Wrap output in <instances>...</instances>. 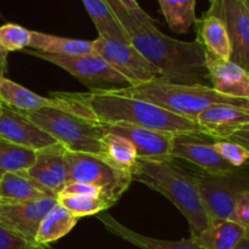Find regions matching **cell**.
Returning <instances> with one entry per match:
<instances>
[{
    "mask_svg": "<svg viewBox=\"0 0 249 249\" xmlns=\"http://www.w3.org/2000/svg\"><path fill=\"white\" fill-rule=\"evenodd\" d=\"M92 53L104 57L116 70L123 73L129 85L160 79V73L130 43L99 36L92 40Z\"/></svg>",
    "mask_w": 249,
    "mask_h": 249,
    "instance_id": "cell-10",
    "label": "cell"
},
{
    "mask_svg": "<svg viewBox=\"0 0 249 249\" xmlns=\"http://www.w3.org/2000/svg\"><path fill=\"white\" fill-rule=\"evenodd\" d=\"M36 152L0 138V179L6 173L26 172L36 162Z\"/></svg>",
    "mask_w": 249,
    "mask_h": 249,
    "instance_id": "cell-28",
    "label": "cell"
},
{
    "mask_svg": "<svg viewBox=\"0 0 249 249\" xmlns=\"http://www.w3.org/2000/svg\"><path fill=\"white\" fill-rule=\"evenodd\" d=\"M207 14L225 24L231 44L230 60L249 73V11L242 0H212Z\"/></svg>",
    "mask_w": 249,
    "mask_h": 249,
    "instance_id": "cell-11",
    "label": "cell"
},
{
    "mask_svg": "<svg viewBox=\"0 0 249 249\" xmlns=\"http://www.w3.org/2000/svg\"><path fill=\"white\" fill-rule=\"evenodd\" d=\"M209 1H212V0H209Z\"/></svg>",
    "mask_w": 249,
    "mask_h": 249,
    "instance_id": "cell-41",
    "label": "cell"
},
{
    "mask_svg": "<svg viewBox=\"0 0 249 249\" xmlns=\"http://www.w3.org/2000/svg\"><path fill=\"white\" fill-rule=\"evenodd\" d=\"M43 198H57L26 174V172L6 173L0 179V204H15L38 201Z\"/></svg>",
    "mask_w": 249,
    "mask_h": 249,
    "instance_id": "cell-19",
    "label": "cell"
},
{
    "mask_svg": "<svg viewBox=\"0 0 249 249\" xmlns=\"http://www.w3.org/2000/svg\"><path fill=\"white\" fill-rule=\"evenodd\" d=\"M105 1H106L107 4H108V6L111 7V10L113 11V14L116 15L118 21L121 22L122 27H123L124 31L126 32L128 36L131 32L135 31L138 27L141 26L139 22H136L135 19L130 16V14H129L128 10H126L125 5H124L123 0H105Z\"/></svg>",
    "mask_w": 249,
    "mask_h": 249,
    "instance_id": "cell-33",
    "label": "cell"
},
{
    "mask_svg": "<svg viewBox=\"0 0 249 249\" xmlns=\"http://www.w3.org/2000/svg\"><path fill=\"white\" fill-rule=\"evenodd\" d=\"M23 114L70 152L104 157L102 139L105 130L102 124L55 108H41Z\"/></svg>",
    "mask_w": 249,
    "mask_h": 249,
    "instance_id": "cell-5",
    "label": "cell"
},
{
    "mask_svg": "<svg viewBox=\"0 0 249 249\" xmlns=\"http://www.w3.org/2000/svg\"><path fill=\"white\" fill-rule=\"evenodd\" d=\"M0 249H46L28 242L17 233L0 225Z\"/></svg>",
    "mask_w": 249,
    "mask_h": 249,
    "instance_id": "cell-32",
    "label": "cell"
},
{
    "mask_svg": "<svg viewBox=\"0 0 249 249\" xmlns=\"http://www.w3.org/2000/svg\"><path fill=\"white\" fill-rule=\"evenodd\" d=\"M7 68V51L0 46V78H4Z\"/></svg>",
    "mask_w": 249,
    "mask_h": 249,
    "instance_id": "cell-37",
    "label": "cell"
},
{
    "mask_svg": "<svg viewBox=\"0 0 249 249\" xmlns=\"http://www.w3.org/2000/svg\"><path fill=\"white\" fill-rule=\"evenodd\" d=\"M26 53L63 68L73 77L87 84L90 90L101 89V85L105 84L129 85L128 78L97 53H92L82 56H61L36 50H26Z\"/></svg>",
    "mask_w": 249,
    "mask_h": 249,
    "instance_id": "cell-9",
    "label": "cell"
},
{
    "mask_svg": "<svg viewBox=\"0 0 249 249\" xmlns=\"http://www.w3.org/2000/svg\"><path fill=\"white\" fill-rule=\"evenodd\" d=\"M57 202L77 218L97 215L108 208L104 199L92 196H57Z\"/></svg>",
    "mask_w": 249,
    "mask_h": 249,
    "instance_id": "cell-29",
    "label": "cell"
},
{
    "mask_svg": "<svg viewBox=\"0 0 249 249\" xmlns=\"http://www.w3.org/2000/svg\"><path fill=\"white\" fill-rule=\"evenodd\" d=\"M58 196H92L104 199L102 198L101 192L99 190L92 186H89V185L80 184V182H71V184H67Z\"/></svg>",
    "mask_w": 249,
    "mask_h": 249,
    "instance_id": "cell-35",
    "label": "cell"
},
{
    "mask_svg": "<svg viewBox=\"0 0 249 249\" xmlns=\"http://www.w3.org/2000/svg\"><path fill=\"white\" fill-rule=\"evenodd\" d=\"M235 249H249V232H246V235L243 236V238L236 246Z\"/></svg>",
    "mask_w": 249,
    "mask_h": 249,
    "instance_id": "cell-38",
    "label": "cell"
},
{
    "mask_svg": "<svg viewBox=\"0 0 249 249\" xmlns=\"http://www.w3.org/2000/svg\"><path fill=\"white\" fill-rule=\"evenodd\" d=\"M202 206L209 220H230L238 196L249 190V180L240 173L228 175L194 177Z\"/></svg>",
    "mask_w": 249,
    "mask_h": 249,
    "instance_id": "cell-8",
    "label": "cell"
},
{
    "mask_svg": "<svg viewBox=\"0 0 249 249\" xmlns=\"http://www.w3.org/2000/svg\"><path fill=\"white\" fill-rule=\"evenodd\" d=\"M229 140L232 141V142L238 143V145H241L242 147H245L246 150L249 151V125L236 130L235 133L229 138Z\"/></svg>",
    "mask_w": 249,
    "mask_h": 249,
    "instance_id": "cell-36",
    "label": "cell"
},
{
    "mask_svg": "<svg viewBox=\"0 0 249 249\" xmlns=\"http://www.w3.org/2000/svg\"><path fill=\"white\" fill-rule=\"evenodd\" d=\"M0 138L36 152L58 143L23 113L5 105L0 113Z\"/></svg>",
    "mask_w": 249,
    "mask_h": 249,
    "instance_id": "cell-15",
    "label": "cell"
},
{
    "mask_svg": "<svg viewBox=\"0 0 249 249\" xmlns=\"http://www.w3.org/2000/svg\"><path fill=\"white\" fill-rule=\"evenodd\" d=\"M212 147L232 167L241 168L249 160V151L230 140H214Z\"/></svg>",
    "mask_w": 249,
    "mask_h": 249,
    "instance_id": "cell-31",
    "label": "cell"
},
{
    "mask_svg": "<svg viewBox=\"0 0 249 249\" xmlns=\"http://www.w3.org/2000/svg\"><path fill=\"white\" fill-rule=\"evenodd\" d=\"M97 218L102 221L105 228L109 232L114 233L116 236L121 237L122 240L126 241V242L131 243V245L141 249H202L191 238L180 241H164L140 235V233L124 226L123 224L117 221L113 216L105 213V212L97 214Z\"/></svg>",
    "mask_w": 249,
    "mask_h": 249,
    "instance_id": "cell-20",
    "label": "cell"
},
{
    "mask_svg": "<svg viewBox=\"0 0 249 249\" xmlns=\"http://www.w3.org/2000/svg\"><path fill=\"white\" fill-rule=\"evenodd\" d=\"M242 2H243V5L246 6V9L249 11V0H242Z\"/></svg>",
    "mask_w": 249,
    "mask_h": 249,
    "instance_id": "cell-39",
    "label": "cell"
},
{
    "mask_svg": "<svg viewBox=\"0 0 249 249\" xmlns=\"http://www.w3.org/2000/svg\"><path fill=\"white\" fill-rule=\"evenodd\" d=\"M31 32L15 23H6L0 27V46L10 51H21L29 46Z\"/></svg>",
    "mask_w": 249,
    "mask_h": 249,
    "instance_id": "cell-30",
    "label": "cell"
},
{
    "mask_svg": "<svg viewBox=\"0 0 249 249\" xmlns=\"http://www.w3.org/2000/svg\"><path fill=\"white\" fill-rule=\"evenodd\" d=\"M108 90L147 101L194 121H196V117L201 112L214 105H230L249 109V100L226 96L204 84H174L160 79H152L128 87L112 88Z\"/></svg>",
    "mask_w": 249,
    "mask_h": 249,
    "instance_id": "cell-4",
    "label": "cell"
},
{
    "mask_svg": "<svg viewBox=\"0 0 249 249\" xmlns=\"http://www.w3.org/2000/svg\"><path fill=\"white\" fill-rule=\"evenodd\" d=\"M74 96L94 113L100 124H128L173 135H206L204 129L194 119L112 90L92 89L89 92H74Z\"/></svg>",
    "mask_w": 249,
    "mask_h": 249,
    "instance_id": "cell-2",
    "label": "cell"
},
{
    "mask_svg": "<svg viewBox=\"0 0 249 249\" xmlns=\"http://www.w3.org/2000/svg\"><path fill=\"white\" fill-rule=\"evenodd\" d=\"M102 142H104V157L114 167L130 173L131 168L138 160L133 143L123 136L109 134L106 131Z\"/></svg>",
    "mask_w": 249,
    "mask_h": 249,
    "instance_id": "cell-27",
    "label": "cell"
},
{
    "mask_svg": "<svg viewBox=\"0 0 249 249\" xmlns=\"http://www.w3.org/2000/svg\"><path fill=\"white\" fill-rule=\"evenodd\" d=\"M160 10L173 32L187 33L196 22V0H158Z\"/></svg>",
    "mask_w": 249,
    "mask_h": 249,
    "instance_id": "cell-26",
    "label": "cell"
},
{
    "mask_svg": "<svg viewBox=\"0 0 249 249\" xmlns=\"http://www.w3.org/2000/svg\"><path fill=\"white\" fill-rule=\"evenodd\" d=\"M206 66L212 89L226 96L249 100V73L231 60H220L206 51Z\"/></svg>",
    "mask_w": 249,
    "mask_h": 249,
    "instance_id": "cell-17",
    "label": "cell"
},
{
    "mask_svg": "<svg viewBox=\"0 0 249 249\" xmlns=\"http://www.w3.org/2000/svg\"><path fill=\"white\" fill-rule=\"evenodd\" d=\"M82 1L99 32V36L130 43L129 36L105 0H82Z\"/></svg>",
    "mask_w": 249,
    "mask_h": 249,
    "instance_id": "cell-25",
    "label": "cell"
},
{
    "mask_svg": "<svg viewBox=\"0 0 249 249\" xmlns=\"http://www.w3.org/2000/svg\"><path fill=\"white\" fill-rule=\"evenodd\" d=\"M131 180L145 184L167 197L187 219L191 237L209 225L208 215L202 206L195 178L173 164V160H136L130 170Z\"/></svg>",
    "mask_w": 249,
    "mask_h": 249,
    "instance_id": "cell-3",
    "label": "cell"
},
{
    "mask_svg": "<svg viewBox=\"0 0 249 249\" xmlns=\"http://www.w3.org/2000/svg\"><path fill=\"white\" fill-rule=\"evenodd\" d=\"M28 48L51 55L82 56L92 53V40L63 38L32 31Z\"/></svg>",
    "mask_w": 249,
    "mask_h": 249,
    "instance_id": "cell-23",
    "label": "cell"
},
{
    "mask_svg": "<svg viewBox=\"0 0 249 249\" xmlns=\"http://www.w3.org/2000/svg\"><path fill=\"white\" fill-rule=\"evenodd\" d=\"M56 203L57 198H43L22 203L0 204V225L36 245V235L39 225Z\"/></svg>",
    "mask_w": 249,
    "mask_h": 249,
    "instance_id": "cell-13",
    "label": "cell"
},
{
    "mask_svg": "<svg viewBox=\"0 0 249 249\" xmlns=\"http://www.w3.org/2000/svg\"><path fill=\"white\" fill-rule=\"evenodd\" d=\"M53 97L40 96L7 78H0V100L10 108L23 113L36 112L41 108H55L99 123L94 113L73 92H53Z\"/></svg>",
    "mask_w": 249,
    "mask_h": 249,
    "instance_id": "cell-7",
    "label": "cell"
},
{
    "mask_svg": "<svg viewBox=\"0 0 249 249\" xmlns=\"http://www.w3.org/2000/svg\"><path fill=\"white\" fill-rule=\"evenodd\" d=\"M66 148L61 143L36 151L34 164L26 170L31 179L58 196L67 185Z\"/></svg>",
    "mask_w": 249,
    "mask_h": 249,
    "instance_id": "cell-16",
    "label": "cell"
},
{
    "mask_svg": "<svg viewBox=\"0 0 249 249\" xmlns=\"http://www.w3.org/2000/svg\"><path fill=\"white\" fill-rule=\"evenodd\" d=\"M79 218L73 215L70 211L56 203L50 212L44 216L36 235V243L46 248L50 243L56 242L71 232L77 225Z\"/></svg>",
    "mask_w": 249,
    "mask_h": 249,
    "instance_id": "cell-24",
    "label": "cell"
},
{
    "mask_svg": "<svg viewBox=\"0 0 249 249\" xmlns=\"http://www.w3.org/2000/svg\"><path fill=\"white\" fill-rule=\"evenodd\" d=\"M207 136L214 140H229L238 129L249 125V109L230 105H214L196 117Z\"/></svg>",
    "mask_w": 249,
    "mask_h": 249,
    "instance_id": "cell-18",
    "label": "cell"
},
{
    "mask_svg": "<svg viewBox=\"0 0 249 249\" xmlns=\"http://www.w3.org/2000/svg\"><path fill=\"white\" fill-rule=\"evenodd\" d=\"M2 107H4V104H2V102H1V100H0V113H1V109H2Z\"/></svg>",
    "mask_w": 249,
    "mask_h": 249,
    "instance_id": "cell-40",
    "label": "cell"
},
{
    "mask_svg": "<svg viewBox=\"0 0 249 249\" xmlns=\"http://www.w3.org/2000/svg\"><path fill=\"white\" fill-rule=\"evenodd\" d=\"M230 220L242 226L246 232H249V190L240 194Z\"/></svg>",
    "mask_w": 249,
    "mask_h": 249,
    "instance_id": "cell-34",
    "label": "cell"
},
{
    "mask_svg": "<svg viewBox=\"0 0 249 249\" xmlns=\"http://www.w3.org/2000/svg\"><path fill=\"white\" fill-rule=\"evenodd\" d=\"M109 134L128 139L135 147L139 160H173L172 146L174 135L163 131L151 130L128 124H102Z\"/></svg>",
    "mask_w": 249,
    "mask_h": 249,
    "instance_id": "cell-14",
    "label": "cell"
},
{
    "mask_svg": "<svg viewBox=\"0 0 249 249\" xmlns=\"http://www.w3.org/2000/svg\"><path fill=\"white\" fill-rule=\"evenodd\" d=\"M195 24L197 40L201 41L204 50L220 60H230L231 44L223 21L206 12L202 18L196 19Z\"/></svg>",
    "mask_w": 249,
    "mask_h": 249,
    "instance_id": "cell-21",
    "label": "cell"
},
{
    "mask_svg": "<svg viewBox=\"0 0 249 249\" xmlns=\"http://www.w3.org/2000/svg\"><path fill=\"white\" fill-rule=\"evenodd\" d=\"M66 163L67 184L80 182L95 187L101 192L108 208L118 201L133 181L130 173L114 167L101 156L66 151Z\"/></svg>",
    "mask_w": 249,
    "mask_h": 249,
    "instance_id": "cell-6",
    "label": "cell"
},
{
    "mask_svg": "<svg viewBox=\"0 0 249 249\" xmlns=\"http://www.w3.org/2000/svg\"><path fill=\"white\" fill-rule=\"evenodd\" d=\"M203 134H179L173 138L172 157L181 158L201 168L211 175H228L237 173V168L221 158L206 140ZM209 138V136H208Z\"/></svg>",
    "mask_w": 249,
    "mask_h": 249,
    "instance_id": "cell-12",
    "label": "cell"
},
{
    "mask_svg": "<svg viewBox=\"0 0 249 249\" xmlns=\"http://www.w3.org/2000/svg\"><path fill=\"white\" fill-rule=\"evenodd\" d=\"M246 230L231 220H213L198 235L190 237L202 249H235Z\"/></svg>",
    "mask_w": 249,
    "mask_h": 249,
    "instance_id": "cell-22",
    "label": "cell"
},
{
    "mask_svg": "<svg viewBox=\"0 0 249 249\" xmlns=\"http://www.w3.org/2000/svg\"><path fill=\"white\" fill-rule=\"evenodd\" d=\"M130 44L160 73V80L174 84H202L208 80L206 50L199 40L182 41L163 34L155 22L129 34Z\"/></svg>",
    "mask_w": 249,
    "mask_h": 249,
    "instance_id": "cell-1",
    "label": "cell"
}]
</instances>
